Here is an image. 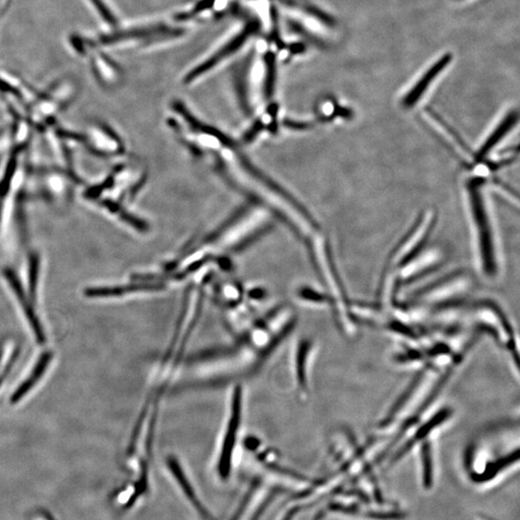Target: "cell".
<instances>
[{
	"label": "cell",
	"mask_w": 520,
	"mask_h": 520,
	"mask_svg": "<svg viewBox=\"0 0 520 520\" xmlns=\"http://www.w3.org/2000/svg\"><path fill=\"white\" fill-rule=\"evenodd\" d=\"M257 24L255 23L248 24V26L242 30L240 33L236 35L233 40H230V42L225 43L221 50L216 51L213 55L206 59L203 64L198 65V66L196 67L191 73H188L185 80H186L187 83H189V81L196 80V78H198V76L208 73V70H211L212 68L217 66V65L222 62L223 60L228 58V57H230L231 54L238 51L239 48H240L245 43H246L248 38H249L250 35L254 33L255 30H257Z\"/></svg>",
	"instance_id": "3"
},
{
	"label": "cell",
	"mask_w": 520,
	"mask_h": 520,
	"mask_svg": "<svg viewBox=\"0 0 520 520\" xmlns=\"http://www.w3.org/2000/svg\"><path fill=\"white\" fill-rule=\"evenodd\" d=\"M26 520H57L50 511L38 509L28 514Z\"/></svg>",
	"instance_id": "13"
},
{
	"label": "cell",
	"mask_w": 520,
	"mask_h": 520,
	"mask_svg": "<svg viewBox=\"0 0 520 520\" xmlns=\"http://www.w3.org/2000/svg\"><path fill=\"white\" fill-rule=\"evenodd\" d=\"M423 462H424V482L426 487H431L432 484V461L431 453L428 446H425L423 450Z\"/></svg>",
	"instance_id": "11"
},
{
	"label": "cell",
	"mask_w": 520,
	"mask_h": 520,
	"mask_svg": "<svg viewBox=\"0 0 520 520\" xmlns=\"http://www.w3.org/2000/svg\"><path fill=\"white\" fill-rule=\"evenodd\" d=\"M5 275H6L7 280L9 282L11 287L13 288L14 292L17 296L18 302H20L21 307H23L24 314H26L27 319L29 321L30 327L33 329L37 342L40 343V344H43L46 342L43 329L42 328V325H41L40 320L38 319L36 312H34L33 306L30 303L28 299L26 298V293H24L21 282H18L17 276L12 271L7 270L5 272Z\"/></svg>",
	"instance_id": "5"
},
{
	"label": "cell",
	"mask_w": 520,
	"mask_h": 520,
	"mask_svg": "<svg viewBox=\"0 0 520 520\" xmlns=\"http://www.w3.org/2000/svg\"><path fill=\"white\" fill-rule=\"evenodd\" d=\"M297 511H298V509L293 508L292 510H290L287 514H285V516L283 517L282 520H292Z\"/></svg>",
	"instance_id": "15"
},
{
	"label": "cell",
	"mask_w": 520,
	"mask_h": 520,
	"mask_svg": "<svg viewBox=\"0 0 520 520\" xmlns=\"http://www.w3.org/2000/svg\"><path fill=\"white\" fill-rule=\"evenodd\" d=\"M168 465L169 468H170V470L171 471V473L175 475L176 481L179 482V486H181L182 491L184 492V494L188 497V499L191 501L193 505H194L195 507L197 508L198 513H200L201 516H203V517H206V519L208 520H214L213 517L211 516V514H209L208 511H206V509L203 507V505H201L200 501H198V497H196L195 492L194 491H193L191 484H190L189 481L187 480L186 476H185L184 471H182L181 469V465H179V462H176L175 459H169Z\"/></svg>",
	"instance_id": "8"
},
{
	"label": "cell",
	"mask_w": 520,
	"mask_h": 520,
	"mask_svg": "<svg viewBox=\"0 0 520 520\" xmlns=\"http://www.w3.org/2000/svg\"><path fill=\"white\" fill-rule=\"evenodd\" d=\"M240 391L238 389L234 391L233 413H231L230 426H228V431L225 435L224 445H223L219 464V473L224 479L230 474L231 456H233L234 441H235L236 431H238L239 418H240Z\"/></svg>",
	"instance_id": "4"
},
{
	"label": "cell",
	"mask_w": 520,
	"mask_h": 520,
	"mask_svg": "<svg viewBox=\"0 0 520 520\" xmlns=\"http://www.w3.org/2000/svg\"><path fill=\"white\" fill-rule=\"evenodd\" d=\"M92 4L97 8L102 17L105 18L108 23L114 24L116 23L115 18L113 17L112 14L108 10L105 4H103L102 0H92Z\"/></svg>",
	"instance_id": "12"
},
{
	"label": "cell",
	"mask_w": 520,
	"mask_h": 520,
	"mask_svg": "<svg viewBox=\"0 0 520 520\" xmlns=\"http://www.w3.org/2000/svg\"><path fill=\"white\" fill-rule=\"evenodd\" d=\"M51 359H53V354L46 352L43 355L41 356L39 361H38L36 366L33 369V371L30 374L28 379L24 381L21 383V386H18L17 391L14 392L12 397H11V403L16 404L23 399L26 396L27 392L31 391L33 386L39 382L42 376L45 374L46 368L50 366Z\"/></svg>",
	"instance_id": "7"
},
{
	"label": "cell",
	"mask_w": 520,
	"mask_h": 520,
	"mask_svg": "<svg viewBox=\"0 0 520 520\" xmlns=\"http://www.w3.org/2000/svg\"><path fill=\"white\" fill-rule=\"evenodd\" d=\"M481 181L472 179L468 184V191H469L471 211L476 223V228L478 231L479 244H480L481 257L483 260L484 271L487 275H494L497 272V263H495L494 240L491 223L483 195L480 191Z\"/></svg>",
	"instance_id": "1"
},
{
	"label": "cell",
	"mask_w": 520,
	"mask_h": 520,
	"mask_svg": "<svg viewBox=\"0 0 520 520\" xmlns=\"http://www.w3.org/2000/svg\"><path fill=\"white\" fill-rule=\"evenodd\" d=\"M272 498H273V494H271L270 497L267 498L265 501L262 504H261L260 507L258 508V510L255 511L254 516L252 517V519L250 520H258L260 519L261 514H263V511H265V509L268 507L269 504L271 503Z\"/></svg>",
	"instance_id": "14"
},
{
	"label": "cell",
	"mask_w": 520,
	"mask_h": 520,
	"mask_svg": "<svg viewBox=\"0 0 520 520\" xmlns=\"http://www.w3.org/2000/svg\"><path fill=\"white\" fill-rule=\"evenodd\" d=\"M275 56L269 53L266 56V80L265 91L270 95L275 83V75H276V64H275Z\"/></svg>",
	"instance_id": "9"
},
{
	"label": "cell",
	"mask_w": 520,
	"mask_h": 520,
	"mask_svg": "<svg viewBox=\"0 0 520 520\" xmlns=\"http://www.w3.org/2000/svg\"><path fill=\"white\" fill-rule=\"evenodd\" d=\"M452 60H453V54L450 53H445V55L440 57L421 75V78L416 81L415 85L408 90L407 94L403 97L401 100L403 107L410 109L418 105L419 100H421V97L424 96L425 92L431 86V84L437 80V76L441 73L445 72L446 68L451 64Z\"/></svg>",
	"instance_id": "2"
},
{
	"label": "cell",
	"mask_w": 520,
	"mask_h": 520,
	"mask_svg": "<svg viewBox=\"0 0 520 520\" xmlns=\"http://www.w3.org/2000/svg\"><path fill=\"white\" fill-rule=\"evenodd\" d=\"M2 383V378H0V385H1Z\"/></svg>",
	"instance_id": "16"
},
{
	"label": "cell",
	"mask_w": 520,
	"mask_h": 520,
	"mask_svg": "<svg viewBox=\"0 0 520 520\" xmlns=\"http://www.w3.org/2000/svg\"><path fill=\"white\" fill-rule=\"evenodd\" d=\"M38 261L37 258L35 257L30 260V271H29V290L30 296H31L32 300H36V290H37V282H38Z\"/></svg>",
	"instance_id": "10"
},
{
	"label": "cell",
	"mask_w": 520,
	"mask_h": 520,
	"mask_svg": "<svg viewBox=\"0 0 520 520\" xmlns=\"http://www.w3.org/2000/svg\"><path fill=\"white\" fill-rule=\"evenodd\" d=\"M517 118L519 117H517L516 111H511L506 117H504L502 121L495 127L494 132L487 138V140L482 145L481 149L475 154V159L477 161H480V160L482 161L487 156V154L494 148L495 145L502 140L504 136L508 134L511 127L516 124Z\"/></svg>",
	"instance_id": "6"
}]
</instances>
